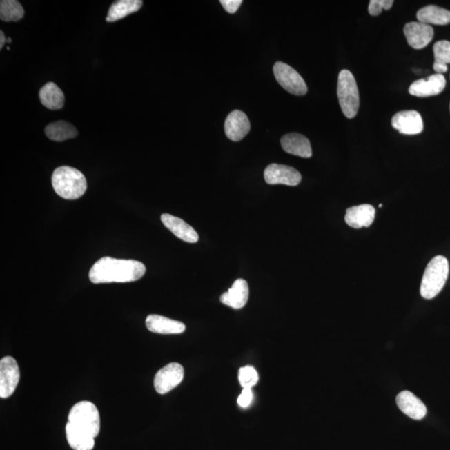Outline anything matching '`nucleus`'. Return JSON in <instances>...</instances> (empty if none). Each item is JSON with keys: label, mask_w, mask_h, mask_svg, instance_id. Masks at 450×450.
<instances>
[{"label": "nucleus", "mask_w": 450, "mask_h": 450, "mask_svg": "<svg viewBox=\"0 0 450 450\" xmlns=\"http://www.w3.org/2000/svg\"><path fill=\"white\" fill-rule=\"evenodd\" d=\"M146 272V266L139 261L104 257L91 268L90 280L94 284L135 282Z\"/></svg>", "instance_id": "f257e3e1"}, {"label": "nucleus", "mask_w": 450, "mask_h": 450, "mask_svg": "<svg viewBox=\"0 0 450 450\" xmlns=\"http://www.w3.org/2000/svg\"><path fill=\"white\" fill-rule=\"evenodd\" d=\"M52 186L64 199H78L86 194L87 180L78 170L70 166H60L52 175Z\"/></svg>", "instance_id": "f03ea898"}, {"label": "nucleus", "mask_w": 450, "mask_h": 450, "mask_svg": "<svg viewBox=\"0 0 450 450\" xmlns=\"http://www.w3.org/2000/svg\"><path fill=\"white\" fill-rule=\"evenodd\" d=\"M448 260L444 256H436L425 268L422 279L420 294L424 299L431 300L443 289L449 275Z\"/></svg>", "instance_id": "7ed1b4c3"}, {"label": "nucleus", "mask_w": 450, "mask_h": 450, "mask_svg": "<svg viewBox=\"0 0 450 450\" xmlns=\"http://www.w3.org/2000/svg\"><path fill=\"white\" fill-rule=\"evenodd\" d=\"M338 99L344 115L355 118L360 108V94L355 77L351 71L343 70L338 78Z\"/></svg>", "instance_id": "20e7f679"}, {"label": "nucleus", "mask_w": 450, "mask_h": 450, "mask_svg": "<svg viewBox=\"0 0 450 450\" xmlns=\"http://www.w3.org/2000/svg\"><path fill=\"white\" fill-rule=\"evenodd\" d=\"M69 423L92 437H97L100 431V416L97 407L90 401H81L70 409Z\"/></svg>", "instance_id": "39448f33"}, {"label": "nucleus", "mask_w": 450, "mask_h": 450, "mask_svg": "<svg viewBox=\"0 0 450 450\" xmlns=\"http://www.w3.org/2000/svg\"><path fill=\"white\" fill-rule=\"evenodd\" d=\"M274 75L277 82L292 95L302 96L307 94L306 84L301 75L292 67L282 62L274 66Z\"/></svg>", "instance_id": "423d86ee"}, {"label": "nucleus", "mask_w": 450, "mask_h": 450, "mask_svg": "<svg viewBox=\"0 0 450 450\" xmlns=\"http://www.w3.org/2000/svg\"><path fill=\"white\" fill-rule=\"evenodd\" d=\"M20 372L13 357L7 356L0 361V397L7 399L18 387Z\"/></svg>", "instance_id": "0eeeda50"}, {"label": "nucleus", "mask_w": 450, "mask_h": 450, "mask_svg": "<svg viewBox=\"0 0 450 450\" xmlns=\"http://www.w3.org/2000/svg\"><path fill=\"white\" fill-rule=\"evenodd\" d=\"M184 375V371L182 364H167L156 373L154 380L156 392L159 395H166L182 383Z\"/></svg>", "instance_id": "6e6552de"}, {"label": "nucleus", "mask_w": 450, "mask_h": 450, "mask_svg": "<svg viewBox=\"0 0 450 450\" xmlns=\"http://www.w3.org/2000/svg\"><path fill=\"white\" fill-rule=\"evenodd\" d=\"M265 182L268 184H284L297 186L301 182L302 176L295 168L284 164H271L264 172Z\"/></svg>", "instance_id": "1a4fd4ad"}, {"label": "nucleus", "mask_w": 450, "mask_h": 450, "mask_svg": "<svg viewBox=\"0 0 450 450\" xmlns=\"http://www.w3.org/2000/svg\"><path fill=\"white\" fill-rule=\"evenodd\" d=\"M404 33L409 46L422 50L432 41L433 29L431 26L421 22H409L404 28Z\"/></svg>", "instance_id": "9d476101"}, {"label": "nucleus", "mask_w": 450, "mask_h": 450, "mask_svg": "<svg viewBox=\"0 0 450 450\" xmlns=\"http://www.w3.org/2000/svg\"><path fill=\"white\" fill-rule=\"evenodd\" d=\"M392 126L400 134L413 135L420 134L424 130L423 119L419 112L404 110L393 116Z\"/></svg>", "instance_id": "9b49d317"}, {"label": "nucleus", "mask_w": 450, "mask_h": 450, "mask_svg": "<svg viewBox=\"0 0 450 450\" xmlns=\"http://www.w3.org/2000/svg\"><path fill=\"white\" fill-rule=\"evenodd\" d=\"M251 128L246 114L240 110L232 111L224 123L225 135L235 142L242 140L251 131Z\"/></svg>", "instance_id": "f8f14e48"}, {"label": "nucleus", "mask_w": 450, "mask_h": 450, "mask_svg": "<svg viewBox=\"0 0 450 450\" xmlns=\"http://www.w3.org/2000/svg\"><path fill=\"white\" fill-rule=\"evenodd\" d=\"M446 86L443 75L436 74L428 79H421L413 82L409 88V93L416 97H431L440 95Z\"/></svg>", "instance_id": "ddd939ff"}, {"label": "nucleus", "mask_w": 450, "mask_h": 450, "mask_svg": "<svg viewBox=\"0 0 450 450\" xmlns=\"http://www.w3.org/2000/svg\"><path fill=\"white\" fill-rule=\"evenodd\" d=\"M398 407L413 420H420L427 415V408L419 398L409 391H402L396 397Z\"/></svg>", "instance_id": "4468645a"}, {"label": "nucleus", "mask_w": 450, "mask_h": 450, "mask_svg": "<svg viewBox=\"0 0 450 450\" xmlns=\"http://www.w3.org/2000/svg\"><path fill=\"white\" fill-rule=\"evenodd\" d=\"M162 221L164 226L170 230L177 238L186 241L187 243L198 242L199 239L198 233L183 219L171 215L164 214L162 215Z\"/></svg>", "instance_id": "2eb2a0df"}, {"label": "nucleus", "mask_w": 450, "mask_h": 450, "mask_svg": "<svg viewBox=\"0 0 450 450\" xmlns=\"http://www.w3.org/2000/svg\"><path fill=\"white\" fill-rule=\"evenodd\" d=\"M248 285L246 280L239 279L235 281L228 292L224 293L220 297L221 303L235 309H242L246 305L248 300Z\"/></svg>", "instance_id": "dca6fc26"}, {"label": "nucleus", "mask_w": 450, "mask_h": 450, "mask_svg": "<svg viewBox=\"0 0 450 450\" xmlns=\"http://www.w3.org/2000/svg\"><path fill=\"white\" fill-rule=\"evenodd\" d=\"M375 210L371 204L349 208L345 215V222L353 228L369 227L375 220Z\"/></svg>", "instance_id": "f3484780"}, {"label": "nucleus", "mask_w": 450, "mask_h": 450, "mask_svg": "<svg viewBox=\"0 0 450 450\" xmlns=\"http://www.w3.org/2000/svg\"><path fill=\"white\" fill-rule=\"evenodd\" d=\"M146 327L153 333L162 335H179L186 331V324L166 317L151 315L146 320Z\"/></svg>", "instance_id": "a211bd4d"}, {"label": "nucleus", "mask_w": 450, "mask_h": 450, "mask_svg": "<svg viewBox=\"0 0 450 450\" xmlns=\"http://www.w3.org/2000/svg\"><path fill=\"white\" fill-rule=\"evenodd\" d=\"M281 146L288 154L302 157V158H311L313 154L309 140L305 136L297 133L284 135L281 139Z\"/></svg>", "instance_id": "6ab92c4d"}, {"label": "nucleus", "mask_w": 450, "mask_h": 450, "mask_svg": "<svg viewBox=\"0 0 450 450\" xmlns=\"http://www.w3.org/2000/svg\"><path fill=\"white\" fill-rule=\"evenodd\" d=\"M39 99L44 107L50 110H61L64 106V95L57 84L50 82L40 88Z\"/></svg>", "instance_id": "aec40b11"}, {"label": "nucleus", "mask_w": 450, "mask_h": 450, "mask_svg": "<svg viewBox=\"0 0 450 450\" xmlns=\"http://www.w3.org/2000/svg\"><path fill=\"white\" fill-rule=\"evenodd\" d=\"M417 19L429 26H446L450 23V11L439 6H428L418 11Z\"/></svg>", "instance_id": "412c9836"}, {"label": "nucleus", "mask_w": 450, "mask_h": 450, "mask_svg": "<svg viewBox=\"0 0 450 450\" xmlns=\"http://www.w3.org/2000/svg\"><path fill=\"white\" fill-rule=\"evenodd\" d=\"M143 6L141 0H119L110 6L106 17L107 22H115L126 18V16L136 13Z\"/></svg>", "instance_id": "4be33fe9"}, {"label": "nucleus", "mask_w": 450, "mask_h": 450, "mask_svg": "<svg viewBox=\"0 0 450 450\" xmlns=\"http://www.w3.org/2000/svg\"><path fill=\"white\" fill-rule=\"evenodd\" d=\"M68 443L74 450H92L95 447V438L77 429L68 422L66 427Z\"/></svg>", "instance_id": "5701e85b"}, {"label": "nucleus", "mask_w": 450, "mask_h": 450, "mask_svg": "<svg viewBox=\"0 0 450 450\" xmlns=\"http://www.w3.org/2000/svg\"><path fill=\"white\" fill-rule=\"evenodd\" d=\"M46 135L53 141L63 142L77 137L78 131L73 124L66 121H57L46 126Z\"/></svg>", "instance_id": "b1692460"}, {"label": "nucleus", "mask_w": 450, "mask_h": 450, "mask_svg": "<svg viewBox=\"0 0 450 450\" xmlns=\"http://www.w3.org/2000/svg\"><path fill=\"white\" fill-rule=\"evenodd\" d=\"M435 55L433 70L437 74L443 75L448 71L447 64L450 63V42L446 40L438 41L433 47Z\"/></svg>", "instance_id": "393cba45"}, {"label": "nucleus", "mask_w": 450, "mask_h": 450, "mask_svg": "<svg viewBox=\"0 0 450 450\" xmlns=\"http://www.w3.org/2000/svg\"><path fill=\"white\" fill-rule=\"evenodd\" d=\"M25 10L16 0H2L0 2V19L5 22H16L23 18Z\"/></svg>", "instance_id": "a878e982"}, {"label": "nucleus", "mask_w": 450, "mask_h": 450, "mask_svg": "<svg viewBox=\"0 0 450 450\" xmlns=\"http://www.w3.org/2000/svg\"><path fill=\"white\" fill-rule=\"evenodd\" d=\"M239 380L241 387L251 389L259 382L258 372L252 366L241 368L239 371Z\"/></svg>", "instance_id": "bb28decb"}, {"label": "nucleus", "mask_w": 450, "mask_h": 450, "mask_svg": "<svg viewBox=\"0 0 450 450\" xmlns=\"http://www.w3.org/2000/svg\"><path fill=\"white\" fill-rule=\"evenodd\" d=\"M393 3V0H371L369 5V13L372 16L380 15L382 10L391 9Z\"/></svg>", "instance_id": "cd10ccee"}, {"label": "nucleus", "mask_w": 450, "mask_h": 450, "mask_svg": "<svg viewBox=\"0 0 450 450\" xmlns=\"http://www.w3.org/2000/svg\"><path fill=\"white\" fill-rule=\"evenodd\" d=\"M253 401V391L250 388H244L242 393L238 398V404L240 407L248 408Z\"/></svg>", "instance_id": "c85d7f7f"}, {"label": "nucleus", "mask_w": 450, "mask_h": 450, "mask_svg": "<svg viewBox=\"0 0 450 450\" xmlns=\"http://www.w3.org/2000/svg\"><path fill=\"white\" fill-rule=\"evenodd\" d=\"M242 3V0H221L220 1L224 9L230 14H235Z\"/></svg>", "instance_id": "c756f323"}, {"label": "nucleus", "mask_w": 450, "mask_h": 450, "mask_svg": "<svg viewBox=\"0 0 450 450\" xmlns=\"http://www.w3.org/2000/svg\"><path fill=\"white\" fill-rule=\"evenodd\" d=\"M6 43V37L5 33L1 30L0 31V49H3V46Z\"/></svg>", "instance_id": "7c9ffc66"}, {"label": "nucleus", "mask_w": 450, "mask_h": 450, "mask_svg": "<svg viewBox=\"0 0 450 450\" xmlns=\"http://www.w3.org/2000/svg\"><path fill=\"white\" fill-rule=\"evenodd\" d=\"M7 42H10V43H11V42H12V39H8V40H7Z\"/></svg>", "instance_id": "2f4dec72"}, {"label": "nucleus", "mask_w": 450, "mask_h": 450, "mask_svg": "<svg viewBox=\"0 0 450 450\" xmlns=\"http://www.w3.org/2000/svg\"><path fill=\"white\" fill-rule=\"evenodd\" d=\"M382 206H382V204H380V206H379V207H380V208H382Z\"/></svg>", "instance_id": "473e14b6"}, {"label": "nucleus", "mask_w": 450, "mask_h": 450, "mask_svg": "<svg viewBox=\"0 0 450 450\" xmlns=\"http://www.w3.org/2000/svg\"><path fill=\"white\" fill-rule=\"evenodd\" d=\"M449 108H450V106H449Z\"/></svg>", "instance_id": "72a5a7b5"}]
</instances>
